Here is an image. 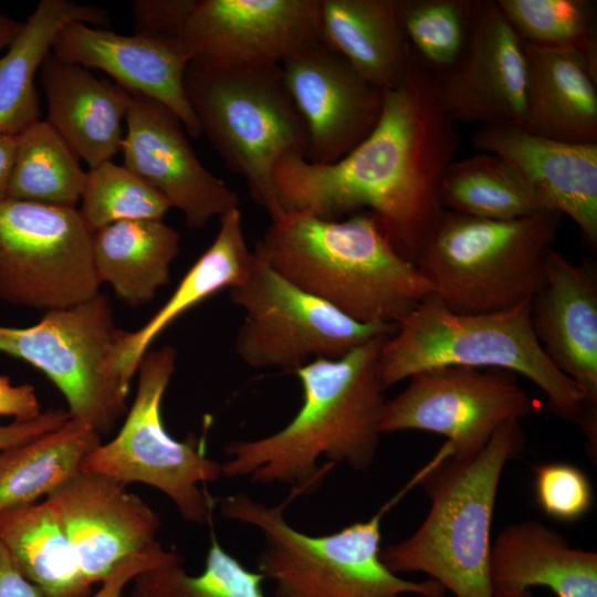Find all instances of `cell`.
Segmentation results:
<instances>
[{"label": "cell", "instance_id": "obj_1", "mask_svg": "<svg viewBox=\"0 0 597 597\" xmlns=\"http://www.w3.org/2000/svg\"><path fill=\"white\" fill-rule=\"evenodd\" d=\"M459 142L436 76L410 49L404 80L384 92L378 123L350 153L328 165L310 163L298 151L277 161L279 205L284 214L307 211L325 219L370 212L396 250L415 263L444 212L440 184Z\"/></svg>", "mask_w": 597, "mask_h": 597}, {"label": "cell", "instance_id": "obj_2", "mask_svg": "<svg viewBox=\"0 0 597 597\" xmlns=\"http://www.w3.org/2000/svg\"><path fill=\"white\" fill-rule=\"evenodd\" d=\"M377 336L336 359H315L293 374L302 405L280 430L252 440L231 441L223 452V476L253 483H280L292 495L315 490L329 468L346 463L368 470L376 457L386 404L378 377L385 338Z\"/></svg>", "mask_w": 597, "mask_h": 597}, {"label": "cell", "instance_id": "obj_3", "mask_svg": "<svg viewBox=\"0 0 597 597\" xmlns=\"http://www.w3.org/2000/svg\"><path fill=\"white\" fill-rule=\"evenodd\" d=\"M254 252L286 280L359 323L396 325L431 285L367 211L325 219L307 211L273 220Z\"/></svg>", "mask_w": 597, "mask_h": 597}, {"label": "cell", "instance_id": "obj_4", "mask_svg": "<svg viewBox=\"0 0 597 597\" xmlns=\"http://www.w3.org/2000/svg\"><path fill=\"white\" fill-rule=\"evenodd\" d=\"M521 420L502 425L473 458H451L443 443L420 483L430 506L407 538L381 547L395 574L422 573L455 597H493L491 526L506 464L524 450Z\"/></svg>", "mask_w": 597, "mask_h": 597}, {"label": "cell", "instance_id": "obj_5", "mask_svg": "<svg viewBox=\"0 0 597 597\" xmlns=\"http://www.w3.org/2000/svg\"><path fill=\"white\" fill-rule=\"evenodd\" d=\"M531 302L460 314L429 295L385 338L377 368L383 388L437 367L502 369L535 384L556 416L580 426L589 411L585 396L545 354L533 328Z\"/></svg>", "mask_w": 597, "mask_h": 597}, {"label": "cell", "instance_id": "obj_6", "mask_svg": "<svg viewBox=\"0 0 597 597\" xmlns=\"http://www.w3.org/2000/svg\"><path fill=\"white\" fill-rule=\"evenodd\" d=\"M413 484L409 481L368 520L325 535L294 528L284 516L286 502L269 506L237 493L216 499V505L223 517L261 533L258 572L273 582L276 597H444L436 580L406 579L380 556L383 517Z\"/></svg>", "mask_w": 597, "mask_h": 597}, {"label": "cell", "instance_id": "obj_7", "mask_svg": "<svg viewBox=\"0 0 597 597\" xmlns=\"http://www.w3.org/2000/svg\"><path fill=\"white\" fill-rule=\"evenodd\" d=\"M561 221L553 210L513 220L444 210L415 264L431 295L454 313L507 310L541 290Z\"/></svg>", "mask_w": 597, "mask_h": 597}, {"label": "cell", "instance_id": "obj_8", "mask_svg": "<svg viewBox=\"0 0 597 597\" xmlns=\"http://www.w3.org/2000/svg\"><path fill=\"white\" fill-rule=\"evenodd\" d=\"M184 86L201 135L245 180L271 221L282 217L273 171L284 155H305L307 129L281 65L219 67L189 62Z\"/></svg>", "mask_w": 597, "mask_h": 597}, {"label": "cell", "instance_id": "obj_9", "mask_svg": "<svg viewBox=\"0 0 597 597\" xmlns=\"http://www.w3.org/2000/svg\"><path fill=\"white\" fill-rule=\"evenodd\" d=\"M176 359L177 350L170 345L144 355L137 392L121 430L88 453L81 470L126 485L140 482L156 488L172 501L185 521L208 524L216 498L199 485L223 476L221 463L208 458L195 437L185 441L172 438L161 420V401Z\"/></svg>", "mask_w": 597, "mask_h": 597}, {"label": "cell", "instance_id": "obj_10", "mask_svg": "<svg viewBox=\"0 0 597 597\" xmlns=\"http://www.w3.org/2000/svg\"><path fill=\"white\" fill-rule=\"evenodd\" d=\"M105 295L50 310L34 325H0V352L31 364L59 388L71 419L109 432L126 412L129 394L112 367L121 335Z\"/></svg>", "mask_w": 597, "mask_h": 597}, {"label": "cell", "instance_id": "obj_11", "mask_svg": "<svg viewBox=\"0 0 597 597\" xmlns=\"http://www.w3.org/2000/svg\"><path fill=\"white\" fill-rule=\"evenodd\" d=\"M230 296L243 312L235 354L256 369L294 373L315 359L339 358L396 329L392 324L354 321L286 280L255 252L249 274L230 289Z\"/></svg>", "mask_w": 597, "mask_h": 597}, {"label": "cell", "instance_id": "obj_12", "mask_svg": "<svg viewBox=\"0 0 597 597\" xmlns=\"http://www.w3.org/2000/svg\"><path fill=\"white\" fill-rule=\"evenodd\" d=\"M92 234L77 209L0 201V298L50 311L100 294Z\"/></svg>", "mask_w": 597, "mask_h": 597}, {"label": "cell", "instance_id": "obj_13", "mask_svg": "<svg viewBox=\"0 0 597 597\" xmlns=\"http://www.w3.org/2000/svg\"><path fill=\"white\" fill-rule=\"evenodd\" d=\"M408 379L401 392L386 400L380 433L418 430L443 436L451 458L458 460L473 458L502 425L537 408L507 370L446 366Z\"/></svg>", "mask_w": 597, "mask_h": 597}, {"label": "cell", "instance_id": "obj_14", "mask_svg": "<svg viewBox=\"0 0 597 597\" xmlns=\"http://www.w3.org/2000/svg\"><path fill=\"white\" fill-rule=\"evenodd\" d=\"M320 10L321 0H197L180 42L203 65H281L323 42Z\"/></svg>", "mask_w": 597, "mask_h": 597}, {"label": "cell", "instance_id": "obj_15", "mask_svg": "<svg viewBox=\"0 0 597 597\" xmlns=\"http://www.w3.org/2000/svg\"><path fill=\"white\" fill-rule=\"evenodd\" d=\"M125 122L124 166L177 208L188 228H203L212 218L239 208L238 195L201 164L184 125L168 107L130 93Z\"/></svg>", "mask_w": 597, "mask_h": 597}, {"label": "cell", "instance_id": "obj_16", "mask_svg": "<svg viewBox=\"0 0 597 597\" xmlns=\"http://www.w3.org/2000/svg\"><path fill=\"white\" fill-rule=\"evenodd\" d=\"M281 71L307 129V161H338L378 123L384 92L323 42L286 59Z\"/></svg>", "mask_w": 597, "mask_h": 597}, {"label": "cell", "instance_id": "obj_17", "mask_svg": "<svg viewBox=\"0 0 597 597\" xmlns=\"http://www.w3.org/2000/svg\"><path fill=\"white\" fill-rule=\"evenodd\" d=\"M526 74L523 41L495 0H483L463 53L436 76L440 104L455 123L523 127Z\"/></svg>", "mask_w": 597, "mask_h": 597}, {"label": "cell", "instance_id": "obj_18", "mask_svg": "<svg viewBox=\"0 0 597 597\" xmlns=\"http://www.w3.org/2000/svg\"><path fill=\"white\" fill-rule=\"evenodd\" d=\"M45 500L90 586L102 583L125 558L159 545L158 514L113 478L80 470Z\"/></svg>", "mask_w": 597, "mask_h": 597}, {"label": "cell", "instance_id": "obj_19", "mask_svg": "<svg viewBox=\"0 0 597 597\" xmlns=\"http://www.w3.org/2000/svg\"><path fill=\"white\" fill-rule=\"evenodd\" d=\"M52 53L63 61L107 73L128 92L168 107L191 137L201 135L184 86L190 56L180 42L122 35L72 22L56 35Z\"/></svg>", "mask_w": 597, "mask_h": 597}, {"label": "cell", "instance_id": "obj_20", "mask_svg": "<svg viewBox=\"0 0 597 597\" xmlns=\"http://www.w3.org/2000/svg\"><path fill=\"white\" fill-rule=\"evenodd\" d=\"M472 143L510 163L548 210L570 218L597 245V143L546 138L522 126H481Z\"/></svg>", "mask_w": 597, "mask_h": 597}, {"label": "cell", "instance_id": "obj_21", "mask_svg": "<svg viewBox=\"0 0 597 597\" xmlns=\"http://www.w3.org/2000/svg\"><path fill=\"white\" fill-rule=\"evenodd\" d=\"M535 335L549 360L597 407V273L591 262H572L553 248L544 283L531 302Z\"/></svg>", "mask_w": 597, "mask_h": 597}, {"label": "cell", "instance_id": "obj_22", "mask_svg": "<svg viewBox=\"0 0 597 597\" xmlns=\"http://www.w3.org/2000/svg\"><path fill=\"white\" fill-rule=\"evenodd\" d=\"M490 583L493 597H534V587L556 597H597V554L537 520L520 521L492 542Z\"/></svg>", "mask_w": 597, "mask_h": 597}, {"label": "cell", "instance_id": "obj_23", "mask_svg": "<svg viewBox=\"0 0 597 597\" xmlns=\"http://www.w3.org/2000/svg\"><path fill=\"white\" fill-rule=\"evenodd\" d=\"M51 127L91 168L119 150L130 92L52 52L40 69Z\"/></svg>", "mask_w": 597, "mask_h": 597}, {"label": "cell", "instance_id": "obj_24", "mask_svg": "<svg viewBox=\"0 0 597 597\" xmlns=\"http://www.w3.org/2000/svg\"><path fill=\"white\" fill-rule=\"evenodd\" d=\"M524 50L527 74L523 128L557 140L597 143V70L577 50L526 43Z\"/></svg>", "mask_w": 597, "mask_h": 597}, {"label": "cell", "instance_id": "obj_25", "mask_svg": "<svg viewBox=\"0 0 597 597\" xmlns=\"http://www.w3.org/2000/svg\"><path fill=\"white\" fill-rule=\"evenodd\" d=\"M254 262L242 226L240 208L220 218V228L210 247L184 275L161 307L137 331L121 332L112 355V367L129 390L144 355L158 335L181 314L222 289L242 282Z\"/></svg>", "mask_w": 597, "mask_h": 597}, {"label": "cell", "instance_id": "obj_26", "mask_svg": "<svg viewBox=\"0 0 597 597\" xmlns=\"http://www.w3.org/2000/svg\"><path fill=\"white\" fill-rule=\"evenodd\" d=\"M322 41L381 92L404 80L410 48L395 0H321Z\"/></svg>", "mask_w": 597, "mask_h": 597}, {"label": "cell", "instance_id": "obj_27", "mask_svg": "<svg viewBox=\"0 0 597 597\" xmlns=\"http://www.w3.org/2000/svg\"><path fill=\"white\" fill-rule=\"evenodd\" d=\"M109 25L108 11L67 0H41L0 55V134L17 136L40 121L34 77L69 23Z\"/></svg>", "mask_w": 597, "mask_h": 597}, {"label": "cell", "instance_id": "obj_28", "mask_svg": "<svg viewBox=\"0 0 597 597\" xmlns=\"http://www.w3.org/2000/svg\"><path fill=\"white\" fill-rule=\"evenodd\" d=\"M179 233L163 220H124L92 234V255L100 283L136 306L151 301L169 283L179 252Z\"/></svg>", "mask_w": 597, "mask_h": 597}, {"label": "cell", "instance_id": "obj_29", "mask_svg": "<svg viewBox=\"0 0 597 597\" xmlns=\"http://www.w3.org/2000/svg\"><path fill=\"white\" fill-rule=\"evenodd\" d=\"M0 541L20 573L43 597H88L73 547L52 505L41 503L0 513Z\"/></svg>", "mask_w": 597, "mask_h": 597}, {"label": "cell", "instance_id": "obj_30", "mask_svg": "<svg viewBox=\"0 0 597 597\" xmlns=\"http://www.w3.org/2000/svg\"><path fill=\"white\" fill-rule=\"evenodd\" d=\"M101 443L92 427L70 418L53 431L0 451V513L48 498Z\"/></svg>", "mask_w": 597, "mask_h": 597}, {"label": "cell", "instance_id": "obj_31", "mask_svg": "<svg viewBox=\"0 0 597 597\" xmlns=\"http://www.w3.org/2000/svg\"><path fill=\"white\" fill-rule=\"evenodd\" d=\"M440 201L444 210L489 220H513L548 210L510 163L483 151L448 167Z\"/></svg>", "mask_w": 597, "mask_h": 597}, {"label": "cell", "instance_id": "obj_32", "mask_svg": "<svg viewBox=\"0 0 597 597\" xmlns=\"http://www.w3.org/2000/svg\"><path fill=\"white\" fill-rule=\"evenodd\" d=\"M85 178L80 158L46 121L17 135L8 198L76 209Z\"/></svg>", "mask_w": 597, "mask_h": 597}, {"label": "cell", "instance_id": "obj_33", "mask_svg": "<svg viewBox=\"0 0 597 597\" xmlns=\"http://www.w3.org/2000/svg\"><path fill=\"white\" fill-rule=\"evenodd\" d=\"M405 38L434 75L452 67L463 53L483 0H395Z\"/></svg>", "mask_w": 597, "mask_h": 597}, {"label": "cell", "instance_id": "obj_34", "mask_svg": "<svg viewBox=\"0 0 597 597\" xmlns=\"http://www.w3.org/2000/svg\"><path fill=\"white\" fill-rule=\"evenodd\" d=\"M182 563L138 574L132 580L130 597H268L264 577L227 552L213 532L203 570L190 575Z\"/></svg>", "mask_w": 597, "mask_h": 597}, {"label": "cell", "instance_id": "obj_35", "mask_svg": "<svg viewBox=\"0 0 597 597\" xmlns=\"http://www.w3.org/2000/svg\"><path fill=\"white\" fill-rule=\"evenodd\" d=\"M520 39L532 46L580 51L597 70L596 2L495 0Z\"/></svg>", "mask_w": 597, "mask_h": 597}, {"label": "cell", "instance_id": "obj_36", "mask_svg": "<svg viewBox=\"0 0 597 597\" xmlns=\"http://www.w3.org/2000/svg\"><path fill=\"white\" fill-rule=\"evenodd\" d=\"M80 216L93 233L124 220H163L167 199L142 178L112 160L86 172Z\"/></svg>", "mask_w": 597, "mask_h": 597}, {"label": "cell", "instance_id": "obj_37", "mask_svg": "<svg viewBox=\"0 0 597 597\" xmlns=\"http://www.w3.org/2000/svg\"><path fill=\"white\" fill-rule=\"evenodd\" d=\"M535 500L542 512L559 522L583 519L593 505L587 474L568 462H546L534 468Z\"/></svg>", "mask_w": 597, "mask_h": 597}, {"label": "cell", "instance_id": "obj_38", "mask_svg": "<svg viewBox=\"0 0 597 597\" xmlns=\"http://www.w3.org/2000/svg\"><path fill=\"white\" fill-rule=\"evenodd\" d=\"M196 3L197 0L133 1L134 34L155 40L180 42L185 23Z\"/></svg>", "mask_w": 597, "mask_h": 597}, {"label": "cell", "instance_id": "obj_39", "mask_svg": "<svg viewBox=\"0 0 597 597\" xmlns=\"http://www.w3.org/2000/svg\"><path fill=\"white\" fill-rule=\"evenodd\" d=\"M184 561L182 556L163 548L156 547L129 556L122 561L102 582V587L88 597H122L124 588L140 573L150 568L169 565Z\"/></svg>", "mask_w": 597, "mask_h": 597}, {"label": "cell", "instance_id": "obj_40", "mask_svg": "<svg viewBox=\"0 0 597 597\" xmlns=\"http://www.w3.org/2000/svg\"><path fill=\"white\" fill-rule=\"evenodd\" d=\"M69 419L67 410L54 409L44 411L32 420H14L9 425L0 426V451L53 431L63 426Z\"/></svg>", "mask_w": 597, "mask_h": 597}, {"label": "cell", "instance_id": "obj_41", "mask_svg": "<svg viewBox=\"0 0 597 597\" xmlns=\"http://www.w3.org/2000/svg\"><path fill=\"white\" fill-rule=\"evenodd\" d=\"M41 413L40 402L32 385H13L8 376L0 375V417L27 421Z\"/></svg>", "mask_w": 597, "mask_h": 597}, {"label": "cell", "instance_id": "obj_42", "mask_svg": "<svg viewBox=\"0 0 597 597\" xmlns=\"http://www.w3.org/2000/svg\"><path fill=\"white\" fill-rule=\"evenodd\" d=\"M0 597H43L11 561L0 541Z\"/></svg>", "mask_w": 597, "mask_h": 597}, {"label": "cell", "instance_id": "obj_43", "mask_svg": "<svg viewBox=\"0 0 597 597\" xmlns=\"http://www.w3.org/2000/svg\"><path fill=\"white\" fill-rule=\"evenodd\" d=\"M15 146L17 136L0 134V201L8 198Z\"/></svg>", "mask_w": 597, "mask_h": 597}, {"label": "cell", "instance_id": "obj_44", "mask_svg": "<svg viewBox=\"0 0 597 597\" xmlns=\"http://www.w3.org/2000/svg\"><path fill=\"white\" fill-rule=\"evenodd\" d=\"M22 23L0 13V53L6 51L15 39Z\"/></svg>", "mask_w": 597, "mask_h": 597}]
</instances>
